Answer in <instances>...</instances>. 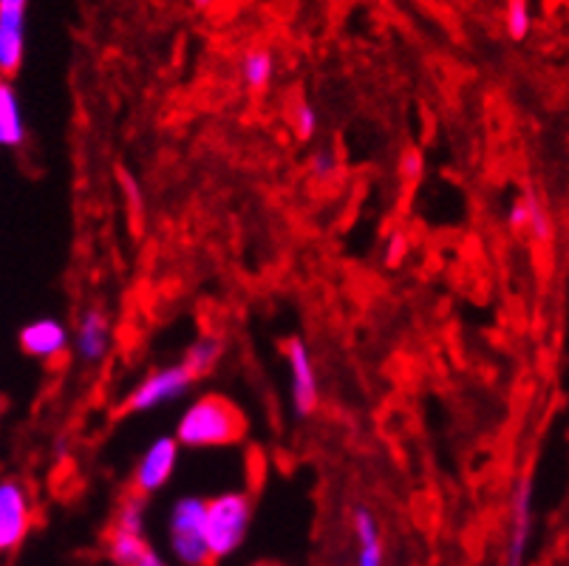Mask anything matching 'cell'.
<instances>
[{
    "label": "cell",
    "mask_w": 569,
    "mask_h": 566,
    "mask_svg": "<svg viewBox=\"0 0 569 566\" xmlns=\"http://www.w3.org/2000/svg\"><path fill=\"white\" fill-rule=\"evenodd\" d=\"M292 128L295 133H298V139H303V142L315 139V133H318L320 128V117L318 111H315L312 102H298V106H295Z\"/></svg>",
    "instance_id": "obj_20"
},
{
    "label": "cell",
    "mask_w": 569,
    "mask_h": 566,
    "mask_svg": "<svg viewBox=\"0 0 569 566\" xmlns=\"http://www.w3.org/2000/svg\"><path fill=\"white\" fill-rule=\"evenodd\" d=\"M26 113L20 93L9 77H0V148L14 150L26 142Z\"/></svg>",
    "instance_id": "obj_13"
},
{
    "label": "cell",
    "mask_w": 569,
    "mask_h": 566,
    "mask_svg": "<svg viewBox=\"0 0 569 566\" xmlns=\"http://www.w3.org/2000/svg\"><path fill=\"white\" fill-rule=\"evenodd\" d=\"M196 3V9H201V12H207V9H213L216 3H219V0H193Z\"/></svg>",
    "instance_id": "obj_26"
},
{
    "label": "cell",
    "mask_w": 569,
    "mask_h": 566,
    "mask_svg": "<svg viewBox=\"0 0 569 566\" xmlns=\"http://www.w3.org/2000/svg\"><path fill=\"white\" fill-rule=\"evenodd\" d=\"M29 0H0V77L12 80L26 60Z\"/></svg>",
    "instance_id": "obj_9"
},
{
    "label": "cell",
    "mask_w": 569,
    "mask_h": 566,
    "mask_svg": "<svg viewBox=\"0 0 569 566\" xmlns=\"http://www.w3.org/2000/svg\"><path fill=\"white\" fill-rule=\"evenodd\" d=\"M283 360L289 368V394H292V411L298 417H312L320 405V383L315 368L312 351L301 337H289L283 342Z\"/></svg>",
    "instance_id": "obj_7"
},
{
    "label": "cell",
    "mask_w": 569,
    "mask_h": 566,
    "mask_svg": "<svg viewBox=\"0 0 569 566\" xmlns=\"http://www.w3.org/2000/svg\"><path fill=\"white\" fill-rule=\"evenodd\" d=\"M34 502L20 479H0V555L14 553L32 533Z\"/></svg>",
    "instance_id": "obj_6"
},
{
    "label": "cell",
    "mask_w": 569,
    "mask_h": 566,
    "mask_svg": "<svg viewBox=\"0 0 569 566\" xmlns=\"http://www.w3.org/2000/svg\"><path fill=\"white\" fill-rule=\"evenodd\" d=\"M170 553L182 566H210V549L204 542V498H176L168 518Z\"/></svg>",
    "instance_id": "obj_3"
},
{
    "label": "cell",
    "mask_w": 569,
    "mask_h": 566,
    "mask_svg": "<svg viewBox=\"0 0 569 566\" xmlns=\"http://www.w3.org/2000/svg\"><path fill=\"white\" fill-rule=\"evenodd\" d=\"M148 547H151V544L144 542V533H131V529H119V527L108 529L106 553L113 566H133L139 555H142Z\"/></svg>",
    "instance_id": "obj_15"
},
{
    "label": "cell",
    "mask_w": 569,
    "mask_h": 566,
    "mask_svg": "<svg viewBox=\"0 0 569 566\" xmlns=\"http://www.w3.org/2000/svg\"><path fill=\"white\" fill-rule=\"evenodd\" d=\"M406 249H408V241L402 232H395V236L388 238L386 244V264L388 267H397V264H402V258H406Z\"/></svg>",
    "instance_id": "obj_22"
},
{
    "label": "cell",
    "mask_w": 569,
    "mask_h": 566,
    "mask_svg": "<svg viewBox=\"0 0 569 566\" xmlns=\"http://www.w3.org/2000/svg\"><path fill=\"white\" fill-rule=\"evenodd\" d=\"M525 201H527V227H525V232H530L532 241L547 244L552 238V232H556V227H552L550 212L545 210L541 199H538V196L532 193V190H527Z\"/></svg>",
    "instance_id": "obj_17"
},
{
    "label": "cell",
    "mask_w": 569,
    "mask_h": 566,
    "mask_svg": "<svg viewBox=\"0 0 569 566\" xmlns=\"http://www.w3.org/2000/svg\"><path fill=\"white\" fill-rule=\"evenodd\" d=\"M221 357H224V340H221L219 335H201L199 340L190 346L182 363L190 368V374H193L196 380H201V377H207L210 371H216Z\"/></svg>",
    "instance_id": "obj_14"
},
{
    "label": "cell",
    "mask_w": 569,
    "mask_h": 566,
    "mask_svg": "<svg viewBox=\"0 0 569 566\" xmlns=\"http://www.w3.org/2000/svg\"><path fill=\"white\" fill-rule=\"evenodd\" d=\"M74 349L77 355H80L82 363H88V366H97V363H102L108 357V351H111V340H113V329H111V320H108V315L102 309H97V306H91V309H86L80 315V320H77L74 326Z\"/></svg>",
    "instance_id": "obj_11"
},
{
    "label": "cell",
    "mask_w": 569,
    "mask_h": 566,
    "mask_svg": "<svg viewBox=\"0 0 569 566\" xmlns=\"http://www.w3.org/2000/svg\"><path fill=\"white\" fill-rule=\"evenodd\" d=\"M258 566H281V564H258Z\"/></svg>",
    "instance_id": "obj_27"
},
{
    "label": "cell",
    "mask_w": 569,
    "mask_h": 566,
    "mask_svg": "<svg viewBox=\"0 0 569 566\" xmlns=\"http://www.w3.org/2000/svg\"><path fill=\"white\" fill-rule=\"evenodd\" d=\"M507 225H510V230L525 232V227H527V201H525V196H519V199L510 205V210H507Z\"/></svg>",
    "instance_id": "obj_24"
},
{
    "label": "cell",
    "mask_w": 569,
    "mask_h": 566,
    "mask_svg": "<svg viewBox=\"0 0 569 566\" xmlns=\"http://www.w3.org/2000/svg\"><path fill=\"white\" fill-rule=\"evenodd\" d=\"M397 173H400V179L406 181V185H417V181L422 179V173H426V156H422V150H402L400 159H397Z\"/></svg>",
    "instance_id": "obj_19"
},
{
    "label": "cell",
    "mask_w": 569,
    "mask_h": 566,
    "mask_svg": "<svg viewBox=\"0 0 569 566\" xmlns=\"http://www.w3.org/2000/svg\"><path fill=\"white\" fill-rule=\"evenodd\" d=\"M272 77H276V57H272V51L263 49V46L244 51V57H241V80H244L250 91H267Z\"/></svg>",
    "instance_id": "obj_16"
},
{
    "label": "cell",
    "mask_w": 569,
    "mask_h": 566,
    "mask_svg": "<svg viewBox=\"0 0 569 566\" xmlns=\"http://www.w3.org/2000/svg\"><path fill=\"white\" fill-rule=\"evenodd\" d=\"M536 524V476L527 470L510 493V524H507L505 566H525Z\"/></svg>",
    "instance_id": "obj_5"
},
{
    "label": "cell",
    "mask_w": 569,
    "mask_h": 566,
    "mask_svg": "<svg viewBox=\"0 0 569 566\" xmlns=\"http://www.w3.org/2000/svg\"><path fill=\"white\" fill-rule=\"evenodd\" d=\"M196 386V377L190 374V368L182 360L170 363V366L157 368L128 394L126 411L131 414H148L159 411V408H168V405L179 403L182 397H188L190 388Z\"/></svg>",
    "instance_id": "obj_4"
},
{
    "label": "cell",
    "mask_w": 569,
    "mask_h": 566,
    "mask_svg": "<svg viewBox=\"0 0 569 566\" xmlns=\"http://www.w3.org/2000/svg\"><path fill=\"white\" fill-rule=\"evenodd\" d=\"M133 566H170V564H168V560L162 558V555L157 553V549L148 547V549H144L142 555H139L137 564H133Z\"/></svg>",
    "instance_id": "obj_25"
},
{
    "label": "cell",
    "mask_w": 569,
    "mask_h": 566,
    "mask_svg": "<svg viewBox=\"0 0 569 566\" xmlns=\"http://www.w3.org/2000/svg\"><path fill=\"white\" fill-rule=\"evenodd\" d=\"M532 26V12H530V0H507V12H505V29L507 34L521 43V40L530 34Z\"/></svg>",
    "instance_id": "obj_18"
},
{
    "label": "cell",
    "mask_w": 569,
    "mask_h": 566,
    "mask_svg": "<svg viewBox=\"0 0 569 566\" xmlns=\"http://www.w3.org/2000/svg\"><path fill=\"white\" fill-rule=\"evenodd\" d=\"M309 168H312V173L318 176V179H329V176L338 173V156H335V150L329 148L315 150Z\"/></svg>",
    "instance_id": "obj_21"
},
{
    "label": "cell",
    "mask_w": 569,
    "mask_h": 566,
    "mask_svg": "<svg viewBox=\"0 0 569 566\" xmlns=\"http://www.w3.org/2000/svg\"><path fill=\"white\" fill-rule=\"evenodd\" d=\"M179 448L182 445L176 443L173 436H157L144 454L139 456L137 470H133V490L137 496L148 498L153 493L162 490L170 481V476L176 474V465H179Z\"/></svg>",
    "instance_id": "obj_8"
},
{
    "label": "cell",
    "mask_w": 569,
    "mask_h": 566,
    "mask_svg": "<svg viewBox=\"0 0 569 566\" xmlns=\"http://www.w3.org/2000/svg\"><path fill=\"white\" fill-rule=\"evenodd\" d=\"M18 342L23 355L34 357V360H57L71 346V331L63 320L38 318L20 329Z\"/></svg>",
    "instance_id": "obj_10"
},
{
    "label": "cell",
    "mask_w": 569,
    "mask_h": 566,
    "mask_svg": "<svg viewBox=\"0 0 569 566\" xmlns=\"http://www.w3.org/2000/svg\"><path fill=\"white\" fill-rule=\"evenodd\" d=\"M119 181H122V190H126L128 207H131V212L137 216V212L142 210V199H139V185L133 181V176L128 173V170H119Z\"/></svg>",
    "instance_id": "obj_23"
},
{
    "label": "cell",
    "mask_w": 569,
    "mask_h": 566,
    "mask_svg": "<svg viewBox=\"0 0 569 566\" xmlns=\"http://www.w3.org/2000/svg\"><path fill=\"white\" fill-rule=\"evenodd\" d=\"M349 529L355 538V566H386V542L375 510L355 507L349 516Z\"/></svg>",
    "instance_id": "obj_12"
},
{
    "label": "cell",
    "mask_w": 569,
    "mask_h": 566,
    "mask_svg": "<svg viewBox=\"0 0 569 566\" xmlns=\"http://www.w3.org/2000/svg\"><path fill=\"white\" fill-rule=\"evenodd\" d=\"M244 414L221 394H204L184 408L173 439L184 448H227L244 436Z\"/></svg>",
    "instance_id": "obj_1"
},
{
    "label": "cell",
    "mask_w": 569,
    "mask_h": 566,
    "mask_svg": "<svg viewBox=\"0 0 569 566\" xmlns=\"http://www.w3.org/2000/svg\"><path fill=\"white\" fill-rule=\"evenodd\" d=\"M252 524V498L244 490H224L204 498V542L210 558L224 560L244 547Z\"/></svg>",
    "instance_id": "obj_2"
}]
</instances>
